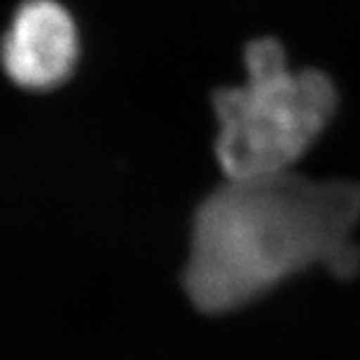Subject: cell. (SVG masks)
<instances>
[{"label": "cell", "instance_id": "obj_1", "mask_svg": "<svg viewBox=\"0 0 360 360\" xmlns=\"http://www.w3.org/2000/svg\"><path fill=\"white\" fill-rule=\"evenodd\" d=\"M360 186L290 172L226 179L194 217L184 288L205 312L240 309L296 272L359 270Z\"/></svg>", "mask_w": 360, "mask_h": 360}, {"label": "cell", "instance_id": "obj_2", "mask_svg": "<svg viewBox=\"0 0 360 360\" xmlns=\"http://www.w3.org/2000/svg\"><path fill=\"white\" fill-rule=\"evenodd\" d=\"M246 82L214 92L217 158L226 179L290 172L328 127L338 94L316 68L292 70L276 39L252 40L245 51Z\"/></svg>", "mask_w": 360, "mask_h": 360}, {"label": "cell", "instance_id": "obj_3", "mask_svg": "<svg viewBox=\"0 0 360 360\" xmlns=\"http://www.w3.org/2000/svg\"><path fill=\"white\" fill-rule=\"evenodd\" d=\"M77 28L54 0H28L14 16L2 42V63L14 82L26 89H51L77 63Z\"/></svg>", "mask_w": 360, "mask_h": 360}]
</instances>
